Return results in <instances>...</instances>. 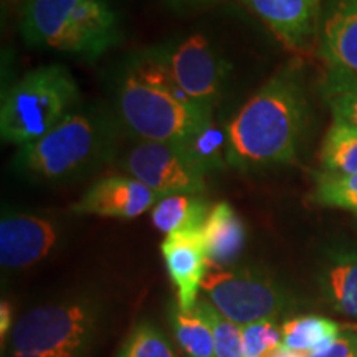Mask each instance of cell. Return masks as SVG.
Here are the masks:
<instances>
[{"label": "cell", "instance_id": "obj_1", "mask_svg": "<svg viewBox=\"0 0 357 357\" xmlns=\"http://www.w3.org/2000/svg\"><path fill=\"white\" fill-rule=\"evenodd\" d=\"M306 123L300 73L284 68L271 77L227 124V164L257 172L293 162Z\"/></svg>", "mask_w": 357, "mask_h": 357}, {"label": "cell", "instance_id": "obj_2", "mask_svg": "<svg viewBox=\"0 0 357 357\" xmlns=\"http://www.w3.org/2000/svg\"><path fill=\"white\" fill-rule=\"evenodd\" d=\"M124 128L139 141L182 144L213 109L190 101L169 73L162 55L141 58L123 75L116 98Z\"/></svg>", "mask_w": 357, "mask_h": 357}, {"label": "cell", "instance_id": "obj_3", "mask_svg": "<svg viewBox=\"0 0 357 357\" xmlns=\"http://www.w3.org/2000/svg\"><path fill=\"white\" fill-rule=\"evenodd\" d=\"M20 32L29 45L84 58L101 56L121 37L106 0H29Z\"/></svg>", "mask_w": 357, "mask_h": 357}, {"label": "cell", "instance_id": "obj_4", "mask_svg": "<svg viewBox=\"0 0 357 357\" xmlns=\"http://www.w3.org/2000/svg\"><path fill=\"white\" fill-rule=\"evenodd\" d=\"M78 101V83L68 68L48 65L29 71L2 96V139L19 147L32 144L73 113Z\"/></svg>", "mask_w": 357, "mask_h": 357}, {"label": "cell", "instance_id": "obj_5", "mask_svg": "<svg viewBox=\"0 0 357 357\" xmlns=\"http://www.w3.org/2000/svg\"><path fill=\"white\" fill-rule=\"evenodd\" d=\"M109 141V128L102 119L73 111L38 141L20 147L15 167L40 181L63 182L100 162Z\"/></svg>", "mask_w": 357, "mask_h": 357}, {"label": "cell", "instance_id": "obj_6", "mask_svg": "<svg viewBox=\"0 0 357 357\" xmlns=\"http://www.w3.org/2000/svg\"><path fill=\"white\" fill-rule=\"evenodd\" d=\"M100 303L73 298L33 307L17 321L8 354H66L83 357L100 323Z\"/></svg>", "mask_w": 357, "mask_h": 357}, {"label": "cell", "instance_id": "obj_7", "mask_svg": "<svg viewBox=\"0 0 357 357\" xmlns=\"http://www.w3.org/2000/svg\"><path fill=\"white\" fill-rule=\"evenodd\" d=\"M202 293L220 314L238 326L275 321L293 305L287 289L257 268L212 265Z\"/></svg>", "mask_w": 357, "mask_h": 357}, {"label": "cell", "instance_id": "obj_8", "mask_svg": "<svg viewBox=\"0 0 357 357\" xmlns=\"http://www.w3.org/2000/svg\"><path fill=\"white\" fill-rule=\"evenodd\" d=\"M121 169L160 197L202 195L207 189L205 174L178 142L139 141L128 151Z\"/></svg>", "mask_w": 357, "mask_h": 357}, {"label": "cell", "instance_id": "obj_9", "mask_svg": "<svg viewBox=\"0 0 357 357\" xmlns=\"http://www.w3.org/2000/svg\"><path fill=\"white\" fill-rule=\"evenodd\" d=\"M162 60L174 83L190 101L208 109L215 108L229 68L207 37L189 35L162 53Z\"/></svg>", "mask_w": 357, "mask_h": 357}, {"label": "cell", "instance_id": "obj_10", "mask_svg": "<svg viewBox=\"0 0 357 357\" xmlns=\"http://www.w3.org/2000/svg\"><path fill=\"white\" fill-rule=\"evenodd\" d=\"M60 225L33 213H10L0 222V263L7 270H24L45 260L58 247Z\"/></svg>", "mask_w": 357, "mask_h": 357}, {"label": "cell", "instance_id": "obj_11", "mask_svg": "<svg viewBox=\"0 0 357 357\" xmlns=\"http://www.w3.org/2000/svg\"><path fill=\"white\" fill-rule=\"evenodd\" d=\"M169 278L177 291V306L189 311L197 305L204 280L212 268L202 229L166 235L160 245Z\"/></svg>", "mask_w": 357, "mask_h": 357}, {"label": "cell", "instance_id": "obj_12", "mask_svg": "<svg viewBox=\"0 0 357 357\" xmlns=\"http://www.w3.org/2000/svg\"><path fill=\"white\" fill-rule=\"evenodd\" d=\"M160 195L131 176H108L95 182L77 202L71 212L131 220L153 211Z\"/></svg>", "mask_w": 357, "mask_h": 357}, {"label": "cell", "instance_id": "obj_13", "mask_svg": "<svg viewBox=\"0 0 357 357\" xmlns=\"http://www.w3.org/2000/svg\"><path fill=\"white\" fill-rule=\"evenodd\" d=\"M319 40L328 66L357 75V0H324Z\"/></svg>", "mask_w": 357, "mask_h": 357}, {"label": "cell", "instance_id": "obj_14", "mask_svg": "<svg viewBox=\"0 0 357 357\" xmlns=\"http://www.w3.org/2000/svg\"><path fill=\"white\" fill-rule=\"evenodd\" d=\"M288 47L301 48L319 26L321 0H242Z\"/></svg>", "mask_w": 357, "mask_h": 357}, {"label": "cell", "instance_id": "obj_15", "mask_svg": "<svg viewBox=\"0 0 357 357\" xmlns=\"http://www.w3.org/2000/svg\"><path fill=\"white\" fill-rule=\"evenodd\" d=\"M202 235L212 265L222 268L234 265L247 243L245 223L229 202L212 205L202 225Z\"/></svg>", "mask_w": 357, "mask_h": 357}, {"label": "cell", "instance_id": "obj_16", "mask_svg": "<svg viewBox=\"0 0 357 357\" xmlns=\"http://www.w3.org/2000/svg\"><path fill=\"white\" fill-rule=\"evenodd\" d=\"M321 289L334 311L357 319V253L334 252L321 273Z\"/></svg>", "mask_w": 357, "mask_h": 357}, {"label": "cell", "instance_id": "obj_17", "mask_svg": "<svg viewBox=\"0 0 357 357\" xmlns=\"http://www.w3.org/2000/svg\"><path fill=\"white\" fill-rule=\"evenodd\" d=\"M212 205L202 195H167L160 197L151 211L154 227L162 234L202 229Z\"/></svg>", "mask_w": 357, "mask_h": 357}, {"label": "cell", "instance_id": "obj_18", "mask_svg": "<svg viewBox=\"0 0 357 357\" xmlns=\"http://www.w3.org/2000/svg\"><path fill=\"white\" fill-rule=\"evenodd\" d=\"M319 159L323 172L337 176L357 174V126L333 116V123L321 146Z\"/></svg>", "mask_w": 357, "mask_h": 357}, {"label": "cell", "instance_id": "obj_19", "mask_svg": "<svg viewBox=\"0 0 357 357\" xmlns=\"http://www.w3.org/2000/svg\"><path fill=\"white\" fill-rule=\"evenodd\" d=\"M281 344L294 351L314 352L339 337V324L323 316H300L281 326Z\"/></svg>", "mask_w": 357, "mask_h": 357}, {"label": "cell", "instance_id": "obj_20", "mask_svg": "<svg viewBox=\"0 0 357 357\" xmlns=\"http://www.w3.org/2000/svg\"><path fill=\"white\" fill-rule=\"evenodd\" d=\"M227 126L208 118L194 134L182 142L185 153L205 174L218 171L227 164Z\"/></svg>", "mask_w": 357, "mask_h": 357}, {"label": "cell", "instance_id": "obj_21", "mask_svg": "<svg viewBox=\"0 0 357 357\" xmlns=\"http://www.w3.org/2000/svg\"><path fill=\"white\" fill-rule=\"evenodd\" d=\"M172 329L187 357H215L211 323L197 305L189 311L177 306L172 312Z\"/></svg>", "mask_w": 357, "mask_h": 357}, {"label": "cell", "instance_id": "obj_22", "mask_svg": "<svg viewBox=\"0 0 357 357\" xmlns=\"http://www.w3.org/2000/svg\"><path fill=\"white\" fill-rule=\"evenodd\" d=\"M323 95L333 116L357 126V75L329 66L324 77Z\"/></svg>", "mask_w": 357, "mask_h": 357}, {"label": "cell", "instance_id": "obj_23", "mask_svg": "<svg viewBox=\"0 0 357 357\" xmlns=\"http://www.w3.org/2000/svg\"><path fill=\"white\" fill-rule=\"evenodd\" d=\"M312 200L324 207L342 208L357 213V174L351 176L319 174L312 190Z\"/></svg>", "mask_w": 357, "mask_h": 357}, {"label": "cell", "instance_id": "obj_24", "mask_svg": "<svg viewBox=\"0 0 357 357\" xmlns=\"http://www.w3.org/2000/svg\"><path fill=\"white\" fill-rule=\"evenodd\" d=\"M197 306L211 323L215 357H245L242 344V326L227 319L205 298H199Z\"/></svg>", "mask_w": 357, "mask_h": 357}, {"label": "cell", "instance_id": "obj_25", "mask_svg": "<svg viewBox=\"0 0 357 357\" xmlns=\"http://www.w3.org/2000/svg\"><path fill=\"white\" fill-rule=\"evenodd\" d=\"M118 357H177V354L159 328L141 323L129 334Z\"/></svg>", "mask_w": 357, "mask_h": 357}, {"label": "cell", "instance_id": "obj_26", "mask_svg": "<svg viewBox=\"0 0 357 357\" xmlns=\"http://www.w3.org/2000/svg\"><path fill=\"white\" fill-rule=\"evenodd\" d=\"M242 344L245 357H263L281 344V331L271 319L242 326Z\"/></svg>", "mask_w": 357, "mask_h": 357}, {"label": "cell", "instance_id": "obj_27", "mask_svg": "<svg viewBox=\"0 0 357 357\" xmlns=\"http://www.w3.org/2000/svg\"><path fill=\"white\" fill-rule=\"evenodd\" d=\"M310 357H357V337L339 336L329 346L311 352Z\"/></svg>", "mask_w": 357, "mask_h": 357}, {"label": "cell", "instance_id": "obj_28", "mask_svg": "<svg viewBox=\"0 0 357 357\" xmlns=\"http://www.w3.org/2000/svg\"><path fill=\"white\" fill-rule=\"evenodd\" d=\"M12 307L8 301H2L0 305V339L2 344H6V337L8 333H12Z\"/></svg>", "mask_w": 357, "mask_h": 357}, {"label": "cell", "instance_id": "obj_29", "mask_svg": "<svg viewBox=\"0 0 357 357\" xmlns=\"http://www.w3.org/2000/svg\"><path fill=\"white\" fill-rule=\"evenodd\" d=\"M166 2L177 10H194V8L208 7L212 3L220 2V0H166Z\"/></svg>", "mask_w": 357, "mask_h": 357}, {"label": "cell", "instance_id": "obj_30", "mask_svg": "<svg viewBox=\"0 0 357 357\" xmlns=\"http://www.w3.org/2000/svg\"><path fill=\"white\" fill-rule=\"evenodd\" d=\"M310 354L311 352L294 351V349H289V347H287V346L280 344L278 347H275L273 351H270L263 357H310Z\"/></svg>", "mask_w": 357, "mask_h": 357}, {"label": "cell", "instance_id": "obj_31", "mask_svg": "<svg viewBox=\"0 0 357 357\" xmlns=\"http://www.w3.org/2000/svg\"><path fill=\"white\" fill-rule=\"evenodd\" d=\"M29 3V0H2V8L3 12H13V10H19L20 8V13L24 10V7Z\"/></svg>", "mask_w": 357, "mask_h": 357}, {"label": "cell", "instance_id": "obj_32", "mask_svg": "<svg viewBox=\"0 0 357 357\" xmlns=\"http://www.w3.org/2000/svg\"><path fill=\"white\" fill-rule=\"evenodd\" d=\"M8 357H75L66 354H8Z\"/></svg>", "mask_w": 357, "mask_h": 357}]
</instances>
